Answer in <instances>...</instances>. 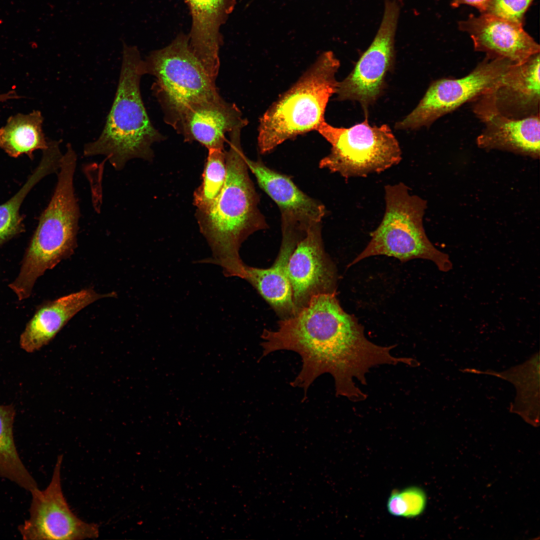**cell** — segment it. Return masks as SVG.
<instances>
[{
	"mask_svg": "<svg viewBox=\"0 0 540 540\" xmlns=\"http://www.w3.org/2000/svg\"><path fill=\"white\" fill-rule=\"evenodd\" d=\"M44 118L39 110L10 116L0 128V148L10 156L17 158L26 154L30 159L33 152L48 147L42 129Z\"/></svg>",
	"mask_w": 540,
	"mask_h": 540,
	"instance_id": "22",
	"label": "cell"
},
{
	"mask_svg": "<svg viewBox=\"0 0 540 540\" xmlns=\"http://www.w3.org/2000/svg\"><path fill=\"white\" fill-rule=\"evenodd\" d=\"M144 74L155 81L152 90L162 108L164 119L188 104L220 96L216 80L194 55L188 36L180 34L164 48L143 60Z\"/></svg>",
	"mask_w": 540,
	"mask_h": 540,
	"instance_id": "8",
	"label": "cell"
},
{
	"mask_svg": "<svg viewBox=\"0 0 540 540\" xmlns=\"http://www.w3.org/2000/svg\"><path fill=\"white\" fill-rule=\"evenodd\" d=\"M490 0H452L450 4L453 8H458L462 4H468L478 9L482 14L486 10Z\"/></svg>",
	"mask_w": 540,
	"mask_h": 540,
	"instance_id": "27",
	"label": "cell"
},
{
	"mask_svg": "<svg viewBox=\"0 0 540 540\" xmlns=\"http://www.w3.org/2000/svg\"><path fill=\"white\" fill-rule=\"evenodd\" d=\"M386 209L379 226L370 234L365 248L350 264L372 256L394 257L402 262L414 258L432 262L447 272L452 268L448 254L438 250L428 238L423 226L426 201L411 194L402 182L384 187Z\"/></svg>",
	"mask_w": 540,
	"mask_h": 540,
	"instance_id": "6",
	"label": "cell"
},
{
	"mask_svg": "<svg viewBox=\"0 0 540 540\" xmlns=\"http://www.w3.org/2000/svg\"><path fill=\"white\" fill-rule=\"evenodd\" d=\"M399 13L400 6L395 0H385L383 18L376 36L352 72L338 82V100L358 101L366 110L380 96L386 75L394 64Z\"/></svg>",
	"mask_w": 540,
	"mask_h": 540,
	"instance_id": "12",
	"label": "cell"
},
{
	"mask_svg": "<svg viewBox=\"0 0 540 540\" xmlns=\"http://www.w3.org/2000/svg\"><path fill=\"white\" fill-rule=\"evenodd\" d=\"M316 130L332 146L320 168L346 179L380 173L402 160L399 143L389 126H371L366 115L362 122L350 128L334 127L324 121Z\"/></svg>",
	"mask_w": 540,
	"mask_h": 540,
	"instance_id": "7",
	"label": "cell"
},
{
	"mask_svg": "<svg viewBox=\"0 0 540 540\" xmlns=\"http://www.w3.org/2000/svg\"><path fill=\"white\" fill-rule=\"evenodd\" d=\"M426 504L424 491L420 488L411 486L392 492L388 499L387 508L394 516L412 518L422 514Z\"/></svg>",
	"mask_w": 540,
	"mask_h": 540,
	"instance_id": "25",
	"label": "cell"
},
{
	"mask_svg": "<svg viewBox=\"0 0 540 540\" xmlns=\"http://www.w3.org/2000/svg\"><path fill=\"white\" fill-rule=\"evenodd\" d=\"M339 60L331 52L322 54L298 82L260 118L258 144L262 154L286 140L313 130L324 122L328 100L336 92Z\"/></svg>",
	"mask_w": 540,
	"mask_h": 540,
	"instance_id": "5",
	"label": "cell"
},
{
	"mask_svg": "<svg viewBox=\"0 0 540 540\" xmlns=\"http://www.w3.org/2000/svg\"><path fill=\"white\" fill-rule=\"evenodd\" d=\"M202 174V182L194 194L196 212L208 209L221 192L226 174V152L224 150H208Z\"/></svg>",
	"mask_w": 540,
	"mask_h": 540,
	"instance_id": "24",
	"label": "cell"
},
{
	"mask_svg": "<svg viewBox=\"0 0 540 540\" xmlns=\"http://www.w3.org/2000/svg\"><path fill=\"white\" fill-rule=\"evenodd\" d=\"M241 130L229 132L226 174L221 192L208 209L196 211V216L212 254L202 262L220 266L226 277L243 278L246 264L239 254L241 245L250 235L266 228L268 225L248 172L240 144Z\"/></svg>",
	"mask_w": 540,
	"mask_h": 540,
	"instance_id": "2",
	"label": "cell"
},
{
	"mask_svg": "<svg viewBox=\"0 0 540 540\" xmlns=\"http://www.w3.org/2000/svg\"><path fill=\"white\" fill-rule=\"evenodd\" d=\"M243 279L256 290L280 320L295 314L292 289L285 272L284 256L281 252L279 251L274 262L268 268L246 264Z\"/></svg>",
	"mask_w": 540,
	"mask_h": 540,
	"instance_id": "20",
	"label": "cell"
},
{
	"mask_svg": "<svg viewBox=\"0 0 540 540\" xmlns=\"http://www.w3.org/2000/svg\"><path fill=\"white\" fill-rule=\"evenodd\" d=\"M494 90L474 100V112L484 126L476 138L477 145L486 150H506L538 158L540 114L519 119L504 115L496 104Z\"/></svg>",
	"mask_w": 540,
	"mask_h": 540,
	"instance_id": "13",
	"label": "cell"
},
{
	"mask_svg": "<svg viewBox=\"0 0 540 540\" xmlns=\"http://www.w3.org/2000/svg\"><path fill=\"white\" fill-rule=\"evenodd\" d=\"M460 30L469 34L476 51L492 58H503L516 64L524 63L540 53V46L523 25L486 14H470L458 22Z\"/></svg>",
	"mask_w": 540,
	"mask_h": 540,
	"instance_id": "15",
	"label": "cell"
},
{
	"mask_svg": "<svg viewBox=\"0 0 540 540\" xmlns=\"http://www.w3.org/2000/svg\"><path fill=\"white\" fill-rule=\"evenodd\" d=\"M140 52L122 41V58L115 97L98 138L84 146L86 156L104 155L118 170L138 158L152 160V146L164 139L153 126L142 101L144 75Z\"/></svg>",
	"mask_w": 540,
	"mask_h": 540,
	"instance_id": "3",
	"label": "cell"
},
{
	"mask_svg": "<svg viewBox=\"0 0 540 540\" xmlns=\"http://www.w3.org/2000/svg\"><path fill=\"white\" fill-rule=\"evenodd\" d=\"M115 296L113 293L100 294L92 288H84L45 303L36 310L21 334V348L28 352L38 350L79 312L100 299Z\"/></svg>",
	"mask_w": 540,
	"mask_h": 540,
	"instance_id": "17",
	"label": "cell"
},
{
	"mask_svg": "<svg viewBox=\"0 0 540 540\" xmlns=\"http://www.w3.org/2000/svg\"><path fill=\"white\" fill-rule=\"evenodd\" d=\"M14 407L0 405V476L30 492L38 484L22 461L14 442Z\"/></svg>",
	"mask_w": 540,
	"mask_h": 540,
	"instance_id": "23",
	"label": "cell"
},
{
	"mask_svg": "<svg viewBox=\"0 0 540 540\" xmlns=\"http://www.w3.org/2000/svg\"><path fill=\"white\" fill-rule=\"evenodd\" d=\"M14 90H12L6 93L0 94V102H3L11 99L20 98Z\"/></svg>",
	"mask_w": 540,
	"mask_h": 540,
	"instance_id": "28",
	"label": "cell"
},
{
	"mask_svg": "<svg viewBox=\"0 0 540 540\" xmlns=\"http://www.w3.org/2000/svg\"><path fill=\"white\" fill-rule=\"evenodd\" d=\"M76 160L74 150L68 144L53 196L41 216L19 274L10 284L20 298L30 297L38 278L70 256L76 247L80 216L74 187Z\"/></svg>",
	"mask_w": 540,
	"mask_h": 540,
	"instance_id": "4",
	"label": "cell"
},
{
	"mask_svg": "<svg viewBox=\"0 0 540 540\" xmlns=\"http://www.w3.org/2000/svg\"><path fill=\"white\" fill-rule=\"evenodd\" d=\"M494 94L498 108L506 116L519 119L539 114L540 53L513 64Z\"/></svg>",
	"mask_w": 540,
	"mask_h": 540,
	"instance_id": "19",
	"label": "cell"
},
{
	"mask_svg": "<svg viewBox=\"0 0 540 540\" xmlns=\"http://www.w3.org/2000/svg\"><path fill=\"white\" fill-rule=\"evenodd\" d=\"M247 166L260 187L275 202L280 214L282 230L305 232L321 223L326 214L324 204L302 191L287 176L246 156Z\"/></svg>",
	"mask_w": 540,
	"mask_h": 540,
	"instance_id": "16",
	"label": "cell"
},
{
	"mask_svg": "<svg viewBox=\"0 0 540 540\" xmlns=\"http://www.w3.org/2000/svg\"><path fill=\"white\" fill-rule=\"evenodd\" d=\"M63 456H58L50 482L44 490L30 492L28 518L20 525L24 540H80L96 538L98 526L87 522L71 510L62 487L61 467Z\"/></svg>",
	"mask_w": 540,
	"mask_h": 540,
	"instance_id": "11",
	"label": "cell"
},
{
	"mask_svg": "<svg viewBox=\"0 0 540 540\" xmlns=\"http://www.w3.org/2000/svg\"><path fill=\"white\" fill-rule=\"evenodd\" d=\"M514 64L503 58L484 60L467 76L460 78H442L428 87L416 108L396 128L418 129L430 126L436 120L466 102L475 100L494 90Z\"/></svg>",
	"mask_w": 540,
	"mask_h": 540,
	"instance_id": "9",
	"label": "cell"
},
{
	"mask_svg": "<svg viewBox=\"0 0 540 540\" xmlns=\"http://www.w3.org/2000/svg\"><path fill=\"white\" fill-rule=\"evenodd\" d=\"M261 338L262 357L284 350L300 356L301 370L290 384L302 388L304 396L314 380L327 373L334 378L337 396L364 400L366 395L355 380L365 385L372 368L404 361L391 354L396 345L382 346L369 340L356 318L343 310L336 293L312 296L294 316L280 320L276 330L264 328Z\"/></svg>",
	"mask_w": 540,
	"mask_h": 540,
	"instance_id": "1",
	"label": "cell"
},
{
	"mask_svg": "<svg viewBox=\"0 0 540 540\" xmlns=\"http://www.w3.org/2000/svg\"><path fill=\"white\" fill-rule=\"evenodd\" d=\"M534 0H490L482 14L523 25L524 16Z\"/></svg>",
	"mask_w": 540,
	"mask_h": 540,
	"instance_id": "26",
	"label": "cell"
},
{
	"mask_svg": "<svg viewBox=\"0 0 540 540\" xmlns=\"http://www.w3.org/2000/svg\"><path fill=\"white\" fill-rule=\"evenodd\" d=\"M164 122L185 141H196L208 150H224L226 134L248 124L236 106L220 95L189 103Z\"/></svg>",
	"mask_w": 540,
	"mask_h": 540,
	"instance_id": "14",
	"label": "cell"
},
{
	"mask_svg": "<svg viewBox=\"0 0 540 540\" xmlns=\"http://www.w3.org/2000/svg\"><path fill=\"white\" fill-rule=\"evenodd\" d=\"M192 16L188 35L194 55L208 70L220 68L222 44L220 28L232 12L235 0H184Z\"/></svg>",
	"mask_w": 540,
	"mask_h": 540,
	"instance_id": "18",
	"label": "cell"
},
{
	"mask_svg": "<svg viewBox=\"0 0 540 540\" xmlns=\"http://www.w3.org/2000/svg\"><path fill=\"white\" fill-rule=\"evenodd\" d=\"M280 250L284 256L296 314L312 296L336 293L337 270L324 250L321 223L310 226L304 236L282 232Z\"/></svg>",
	"mask_w": 540,
	"mask_h": 540,
	"instance_id": "10",
	"label": "cell"
},
{
	"mask_svg": "<svg viewBox=\"0 0 540 540\" xmlns=\"http://www.w3.org/2000/svg\"><path fill=\"white\" fill-rule=\"evenodd\" d=\"M58 140H50L43 150L41 160L20 189L10 200L0 205V246L24 230L20 207L30 190L46 176L60 168L62 154Z\"/></svg>",
	"mask_w": 540,
	"mask_h": 540,
	"instance_id": "21",
	"label": "cell"
}]
</instances>
